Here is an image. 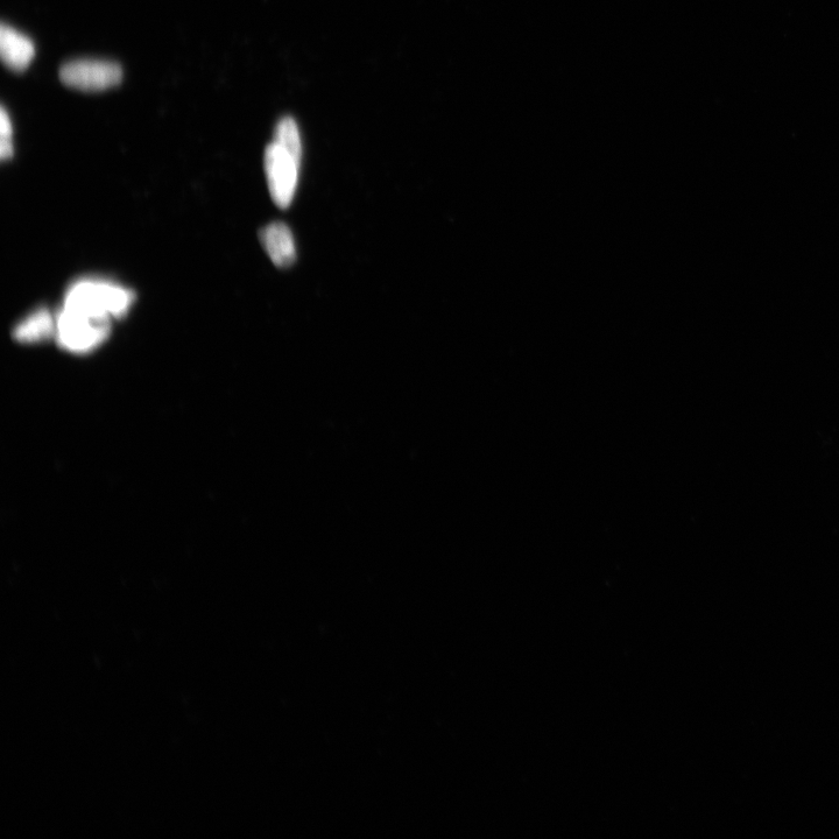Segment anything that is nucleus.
<instances>
[{
  "mask_svg": "<svg viewBox=\"0 0 839 839\" xmlns=\"http://www.w3.org/2000/svg\"><path fill=\"white\" fill-rule=\"evenodd\" d=\"M112 320L61 308L56 314L55 338L62 349L76 355L89 354L111 333Z\"/></svg>",
  "mask_w": 839,
  "mask_h": 839,
  "instance_id": "nucleus-2",
  "label": "nucleus"
},
{
  "mask_svg": "<svg viewBox=\"0 0 839 839\" xmlns=\"http://www.w3.org/2000/svg\"><path fill=\"white\" fill-rule=\"evenodd\" d=\"M260 243L279 269H288L296 260V248L291 229L285 223H272L260 230Z\"/></svg>",
  "mask_w": 839,
  "mask_h": 839,
  "instance_id": "nucleus-5",
  "label": "nucleus"
},
{
  "mask_svg": "<svg viewBox=\"0 0 839 839\" xmlns=\"http://www.w3.org/2000/svg\"><path fill=\"white\" fill-rule=\"evenodd\" d=\"M0 55L7 68L21 73L30 66L35 55V47L33 41L26 35L3 24L0 28Z\"/></svg>",
  "mask_w": 839,
  "mask_h": 839,
  "instance_id": "nucleus-6",
  "label": "nucleus"
},
{
  "mask_svg": "<svg viewBox=\"0 0 839 839\" xmlns=\"http://www.w3.org/2000/svg\"><path fill=\"white\" fill-rule=\"evenodd\" d=\"M12 122L9 115L4 108H2V114H0V157L3 160L11 159L13 155V144H12Z\"/></svg>",
  "mask_w": 839,
  "mask_h": 839,
  "instance_id": "nucleus-9",
  "label": "nucleus"
},
{
  "mask_svg": "<svg viewBox=\"0 0 839 839\" xmlns=\"http://www.w3.org/2000/svg\"><path fill=\"white\" fill-rule=\"evenodd\" d=\"M267 185L274 203L280 209L291 206L298 187L300 162L276 143L265 151Z\"/></svg>",
  "mask_w": 839,
  "mask_h": 839,
  "instance_id": "nucleus-4",
  "label": "nucleus"
},
{
  "mask_svg": "<svg viewBox=\"0 0 839 839\" xmlns=\"http://www.w3.org/2000/svg\"><path fill=\"white\" fill-rule=\"evenodd\" d=\"M56 315L47 308H39L28 314L13 329V338L21 344H35L55 337Z\"/></svg>",
  "mask_w": 839,
  "mask_h": 839,
  "instance_id": "nucleus-7",
  "label": "nucleus"
},
{
  "mask_svg": "<svg viewBox=\"0 0 839 839\" xmlns=\"http://www.w3.org/2000/svg\"><path fill=\"white\" fill-rule=\"evenodd\" d=\"M135 302L131 289L109 280L86 278L67 289L63 308L102 319H121Z\"/></svg>",
  "mask_w": 839,
  "mask_h": 839,
  "instance_id": "nucleus-1",
  "label": "nucleus"
},
{
  "mask_svg": "<svg viewBox=\"0 0 839 839\" xmlns=\"http://www.w3.org/2000/svg\"><path fill=\"white\" fill-rule=\"evenodd\" d=\"M60 80L68 88L97 93L118 86L123 69L111 61L74 60L61 67Z\"/></svg>",
  "mask_w": 839,
  "mask_h": 839,
  "instance_id": "nucleus-3",
  "label": "nucleus"
},
{
  "mask_svg": "<svg viewBox=\"0 0 839 839\" xmlns=\"http://www.w3.org/2000/svg\"><path fill=\"white\" fill-rule=\"evenodd\" d=\"M274 143L284 148L296 161L301 162L302 145L300 132L293 118L286 117L281 119L276 129Z\"/></svg>",
  "mask_w": 839,
  "mask_h": 839,
  "instance_id": "nucleus-8",
  "label": "nucleus"
}]
</instances>
